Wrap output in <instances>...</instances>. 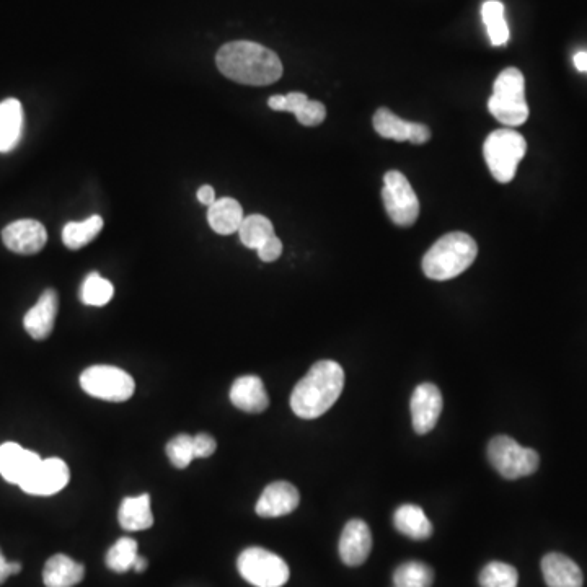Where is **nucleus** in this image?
<instances>
[{
    "label": "nucleus",
    "instance_id": "obj_33",
    "mask_svg": "<svg viewBox=\"0 0 587 587\" xmlns=\"http://www.w3.org/2000/svg\"><path fill=\"white\" fill-rule=\"evenodd\" d=\"M296 118L302 126L315 128V126L322 124L325 118H327V108H325L323 103L315 102V100H307L299 108V111H297Z\"/></svg>",
    "mask_w": 587,
    "mask_h": 587
},
{
    "label": "nucleus",
    "instance_id": "obj_28",
    "mask_svg": "<svg viewBox=\"0 0 587 587\" xmlns=\"http://www.w3.org/2000/svg\"><path fill=\"white\" fill-rule=\"evenodd\" d=\"M433 583L434 571L421 561H407L393 573L395 587H431Z\"/></svg>",
    "mask_w": 587,
    "mask_h": 587
},
{
    "label": "nucleus",
    "instance_id": "obj_38",
    "mask_svg": "<svg viewBox=\"0 0 587 587\" xmlns=\"http://www.w3.org/2000/svg\"><path fill=\"white\" fill-rule=\"evenodd\" d=\"M198 201L204 206H208V208L216 203V191H214V188L209 185L201 186L198 190Z\"/></svg>",
    "mask_w": 587,
    "mask_h": 587
},
{
    "label": "nucleus",
    "instance_id": "obj_35",
    "mask_svg": "<svg viewBox=\"0 0 587 587\" xmlns=\"http://www.w3.org/2000/svg\"><path fill=\"white\" fill-rule=\"evenodd\" d=\"M256 252H258L261 261H265V263H273V261L278 260L281 253H283V242H281L276 235H273V237L266 240Z\"/></svg>",
    "mask_w": 587,
    "mask_h": 587
},
{
    "label": "nucleus",
    "instance_id": "obj_30",
    "mask_svg": "<svg viewBox=\"0 0 587 587\" xmlns=\"http://www.w3.org/2000/svg\"><path fill=\"white\" fill-rule=\"evenodd\" d=\"M139 557L137 542L129 537H123L106 553V566L115 573H126L133 570L134 561Z\"/></svg>",
    "mask_w": 587,
    "mask_h": 587
},
{
    "label": "nucleus",
    "instance_id": "obj_37",
    "mask_svg": "<svg viewBox=\"0 0 587 587\" xmlns=\"http://www.w3.org/2000/svg\"><path fill=\"white\" fill-rule=\"evenodd\" d=\"M22 571V565L18 561H7L0 552V584H4L9 576L18 574Z\"/></svg>",
    "mask_w": 587,
    "mask_h": 587
},
{
    "label": "nucleus",
    "instance_id": "obj_9",
    "mask_svg": "<svg viewBox=\"0 0 587 587\" xmlns=\"http://www.w3.org/2000/svg\"><path fill=\"white\" fill-rule=\"evenodd\" d=\"M382 199H384L385 211L393 224L410 227L418 221L420 199L402 172L390 170L385 173Z\"/></svg>",
    "mask_w": 587,
    "mask_h": 587
},
{
    "label": "nucleus",
    "instance_id": "obj_26",
    "mask_svg": "<svg viewBox=\"0 0 587 587\" xmlns=\"http://www.w3.org/2000/svg\"><path fill=\"white\" fill-rule=\"evenodd\" d=\"M482 18L488 30L491 45H506L509 41V27L504 17V5L499 0H488L483 4Z\"/></svg>",
    "mask_w": 587,
    "mask_h": 587
},
{
    "label": "nucleus",
    "instance_id": "obj_21",
    "mask_svg": "<svg viewBox=\"0 0 587 587\" xmlns=\"http://www.w3.org/2000/svg\"><path fill=\"white\" fill-rule=\"evenodd\" d=\"M84 576V565L59 553L46 561L43 583L46 587H74L84 579Z\"/></svg>",
    "mask_w": 587,
    "mask_h": 587
},
{
    "label": "nucleus",
    "instance_id": "obj_14",
    "mask_svg": "<svg viewBox=\"0 0 587 587\" xmlns=\"http://www.w3.org/2000/svg\"><path fill=\"white\" fill-rule=\"evenodd\" d=\"M40 462V455L23 449L17 442H4L0 446V475L12 485H22Z\"/></svg>",
    "mask_w": 587,
    "mask_h": 587
},
{
    "label": "nucleus",
    "instance_id": "obj_7",
    "mask_svg": "<svg viewBox=\"0 0 587 587\" xmlns=\"http://www.w3.org/2000/svg\"><path fill=\"white\" fill-rule=\"evenodd\" d=\"M80 387L90 397L113 403L128 402L136 390L133 377L115 366H92L85 369L80 376Z\"/></svg>",
    "mask_w": 587,
    "mask_h": 587
},
{
    "label": "nucleus",
    "instance_id": "obj_8",
    "mask_svg": "<svg viewBox=\"0 0 587 587\" xmlns=\"http://www.w3.org/2000/svg\"><path fill=\"white\" fill-rule=\"evenodd\" d=\"M242 578L255 587H283L289 581V566L276 553L265 548L243 550L237 560Z\"/></svg>",
    "mask_w": 587,
    "mask_h": 587
},
{
    "label": "nucleus",
    "instance_id": "obj_34",
    "mask_svg": "<svg viewBox=\"0 0 587 587\" xmlns=\"http://www.w3.org/2000/svg\"><path fill=\"white\" fill-rule=\"evenodd\" d=\"M309 98L305 93L301 92H292L287 93V95H274L268 100V106H270L271 110L274 111H289V113H294L296 115L299 108L307 102Z\"/></svg>",
    "mask_w": 587,
    "mask_h": 587
},
{
    "label": "nucleus",
    "instance_id": "obj_13",
    "mask_svg": "<svg viewBox=\"0 0 587 587\" xmlns=\"http://www.w3.org/2000/svg\"><path fill=\"white\" fill-rule=\"evenodd\" d=\"M374 129L380 137L392 139L397 142H411V144H424L431 139V131L426 124L410 123L395 115L389 108H379L374 115Z\"/></svg>",
    "mask_w": 587,
    "mask_h": 587
},
{
    "label": "nucleus",
    "instance_id": "obj_12",
    "mask_svg": "<svg viewBox=\"0 0 587 587\" xmlns=\"http://www.w3.org/2000/svg\"><path fill=\"white\" fill-rule=\"evenodd\" d=\"M411 421L416 434H428L436 428L442 413V393L436 385L421 384L411 397Z\"/></svg>",
    "mask_w": 587,
    "mask_h": 587
},
{
    "label": "nucleus",
    "instance_id": "obj_3",
    "mask_svg": "<svg viewBox=\"0 0 587 587\" xmlns=\"http://www.w3.org/2000/svg\"><path fill=\"white\" fill-rule=\"evenodd\" d=\"M478 245L465 232H451L429 248L423 258V271L434 281H449L467 271L477 260Z\"/></svg>",
    "mask_w": 587,
    "mask_h": 587
},
{
    "label": "nucleus",
    "instance_id": "obj_25",
    "mask_svg": "<svg viewBox=\"0 0 587 587\" xmlns=\"http://www.w3.org/2000/svg\"><path fill=\"white\" fill-rule=\"evenodd\" d=\"M103 226L105 222L100 216H92L82 222H69L62 229V242L69 250H80L97 239Z\"/></svg>",
    "mask_w": 587,
    "mask_h": 587
},
{
    "label": "nucleus",
    "instance_id": "obj_39",
    "mask_svg": "<svg viewBox=\"0 0 587 587\" xmlns=\"http://www.w3.org/2000/svg\"><path fill=\"white\" fill-rule=\"evenodd\" d=\"M573 61L574 67H576L579 72H587V51H581V53L576 54Z\"/></svg>",
    "mask_w": 587,
    "mask_h": 587
},
{
    "label": "nucleus",
    "instance_id": "obj_23",
    "mask_svg": "<svg viewBox=\"0 0 587 587\" xmlns=\"http://www.w3.org/2000/svg\"><path fill=\"white\" fill-rule=\"evenodd\" d=\"M393 526L400 534L413 540H426L433 535V524L416 504L400 506L393 514Z\"/></svg>",
    "mask_w": 587,
    "mask_h": 587
},
{
    "label": "nucleus",
    "instance_id": "obj_2",
    "mask_svg": "<svg viewBox=\"0 0 587 587\" xmlns=\"http://www.w3.org/2000/svg\"><path fill=\"white\" fill-rule=\"evenodd\" d=\"M345 371L335 361H318L292 390L291 408L302 420L325 415L340 398Z\"/></svg>",
    "mask_w": 587,
    "mask_h": 587
},
{
    "label": "nucleus",
    "instance_id": "obj_5",
    "mask_svg": "<svg viewBox=\"0 0 587 587\" xmlns=\"http://www.w3.org/2000/svg\"><path fill=\"white\" fill-rule=\"evenodd\" d=\"M527 152V142L516 129H496L486 137L483 155L491 175L499 183H509L516 177L517 167Z\"/></svg>",
    "mask_w": 587,
    "mask_h": 587
},
{
    "label": "nucleus",
    "instance_id": "obj_17",
    "mask_svg": "<svg viewBox=\"0 0 587 587\" xmlns=\"http://www.w3.org/2000/svg\"><path fill=\"white\" fill-rule=\"evenodd\" d=\"M340 557L348 566H361L369 558L372 550L371 529L361 519H353L346 524L341 534Z\"/></svg>",
    "mask_w": 587,
    "mask_h": 587
},
{
    "label": "nucleus",
    "instance_id": "obj_18",
    "mask_svg": "<svg viewBox=\"0 0 587 587\" xmlns=\"http://www.w3.org/2000/svg\"><path fill=\"white\" fill-rule=\"evenodd\" d=\"M230 402L245 413H263L270 407V397L260 377L243 376L230 389Z\"/></svg>",
    "mask_w": 587,
    "mask_h": 587
},
{
    "label": "nucleus",
    "instance_id": "obj_6",
    "mask_svg": "<svg viewBox=\"0 0 587 587\" xmlns=\"http://www.w3.org/2000/svg\"><path fill=\"white\" fill-rule=\"evenodd\" d=\"M491 467L506 480L529 477L539 470L540 457L534 449L522 447L512 437L496 436L486 449Z\"/></svg>",
    "mask_w": 587,
    "mask_h": 587
},
{
    "label": "nucleus",
    "instance_id": "obj_24",
    "mask_svg": "<svg viewBox=\"0 0 587 587\" xmlns=\"http://www.w3.org/2000/svg\"><path fill=\"white\" fill-rule=\"evenodd\" d=\"M120 526L128 532L151 529L154 524V514L151 509V496L141 495L136 498L123 499L118 512Z\"/></svg>",
    "mask_w": 587,
    "mask_h": 587
},
{
    "label": "nucleus",
    "instance_id": "obj_19",
    "mask_svg": "<svg viewBox=\"0 0 587 587\" xmlns=\"http://www.w3.org/2000/svg\"><path fill=\"white\" fill-rule=\"evenodd\" d=\"M542 573L548 587H583V571L561 553H548L543 557Z\"/></svg>",
    "mask_w": 587,
    "mask_h": 587
},
{
    "label": "nucleus",
    "instance_id": "obj_11",
    "mask_svg": "<svg viewBox=\"0 0 587 587\" xmlns=\"http://www.w3.org/2000/svg\"><path fill=\"white\" fill-rule=\"evenodd\" d=\"M2 240L10 252L18 255H35L45 248L48 232L35 219H20L2 230Z\"/></svg>",
    "mask_w": 587,
    "mask_h": 587
},
{
    "label": "nucleus",
    "instance_id": "obj_4",
    "mask_svg": "<svg viewBox=\"0 0 587 587\" xmlns=\"http://www.w3.org/2000/svg\"><path fill=\"white\" fill-rule=\"evenodd\" d=\"M488 110L499 123L508 128H517L529 120L526 79L517 67H508L496 77L493 95L488 100Z\"/></svg>",
    "mask_w": 587,
    "mask_h": 587
},
{
    "label": "nucleus",
    "instance_id": "obj_29",
    "mask_svg": "<svg viewBox=\"0 0 587 587\" xmlns=\"http://www.w3.org/2000/svg\"><path fill=\"white\" fill-rule=\"evenodd\" d=\"M113 294H115L113 284L98 273H90L80 289V299L85 305H92V307H103L108 304L113 299Z\"/></svg>",
    "mask_w": 587,
    "mask_h": 587
},
{
    "label": "nucleus",
    "instance_id": "obj_27",
    "mask_svg": "<svg viewBox=\"0 0 587 587\" xmlns=\"http://www.w3.org/2000/svg\"><path fill=\"white\" fill-rule=\"evenodd\" d=\"M237 234H239L240 242L245 247L258 250L266 240L273 237V222L268 217L253 214V216H248L243 219L242 226H240Z\"/></svg>",
    "mask_w": 587,
    "mask_h": 587
},
{
    "label": "nucleus",
    "instance_id": "obj_32",
    "mask_svg": "<svg viewBox=\"0 0 587 587\" xmlns=\"http://www.w3.org/2000/svg\"><path fill=\"white\" fill-rule=\"evenodd\" d=\"M167 455L173 467L186 468L196 459L195 436L178 434L167 444Z\"/></svg>",
    "mask_w": 587,
    "mask_h": 587
},
{
    "label": "nucleus",
    "instance_id": "obj_10",
    "mask_svg": "<svg viewBox=\"0 0 587 587\" xmlns=\"http://www.w3.org/2000/svg\"><path fill=\"white\" fill-rule=\"evenodd\" d=\"M71 480V472L66 462L56 457L41 459L27 480L20 485L25 493L33 496H51L66 488Z\"/></svg>",
    "mask_w": 587,
    "mask_h": 587
},
{
    "label": "nucleus",
    "instance_id": "obj_31",
    "mask_svg": "<svg viewBox=\"0 0 587 587\" xmlns=\"http://www.w3.org/2000/svg\"><path fill=\"white\" fill-rule=\"evenodd\" d=\"M480 586L482 587H517L519 574L514 566L501 561H491L480 573Z\"/></svg>",
    "mask_w": 587,
    "mask_h": 587
},
{
    "label": "nucleus",
    "instance_id": "obj_1",
    "mask_svg": "<svg viewBox=\"0 0 587 587\" xmlns=\"http://www.w3.org/2000/svg\"><path fill=\"white\" fill-rule=\"evenodd\" d=\"M216 64L227 79L252 87L274 84L284 71L278 54L253 41H232L222 46Z\"/></svg>",
    "mask_w": 587,
    "mask_h": 587
},
{
    "label": "nucleus",
    "instance_id": "obj_15",
    "mask_svg": "<svg viewBox=\"0 0 587 587\" xmlns=\"http://www.w3.org/2000/svg\"><path fill=\"white\" fill-rule=\"evenodd\" d=\"M301 495L296 486L289 482H274L266 486L256 503V514L260 517H283L296 511Z\"/></svg>",
    "mask_w": 587,
    "mask_h": 587
},
{
    "label": "nucleus",
    "instance_id": "obj_20",
    "mask_svg": "<svg viewBox=\"0 0 587 587\" xmlns=\"http://www.w3.org/2000/svg\"><path fill=\"white\" fill-rule=\"evenodd\" d=\"M23 124V106L17 98H7L0 103V154L12 152L20 144Z\"/></svg>",
    "mask_w": 587,
    "mask_h": 587
},
{
    "label": "nucleus",
    "instance_id": "obj_40",
    "mask_svg": "<svg viewBox=\"0 0 587 587\" xmlns=\"http://www.w3.org/2000/svg\"><path fill=\"white\" fill-rule=\"evenodd\" d=\"M133 570L137 571V573H142V571H146L147 570L146 558L137 557L136 561H134Z\"/></svg>",
    "mask_w": 587,
    "mask_h": 587
},
{
    "label": "nucleus",
    "instance_id": "obj_36",
    "mask_svg": "<svg viewBox=\"0 0 587 587\" xmlns=\"http://www.w3.org/2000/svg\"><path fill=\"white\" fill-rule=\"evenodd\" d=\"M217 449V442L214 437L209 434H198L195 436V455L196 459H206L211 457Z\"/></svg>",
    "mask_w": 587,
    "mask_h": 587
},
{
    "label": "nucleus",
    "instance_id": "obj_22",
    "mask_svg": "<svg viewBox=\"0 0 587 587\" xmlns=\"http://www.w3.org/2000/svg\"><path fill=\"white\" fill-rule=\"evenodd\" d=\"M243 219V209L237 199L221 198L209 206L208 222L216 234L232 235L239 232Z\"/></svg>",
    "mask_w": 587,
    "mask_h": 587
},
{
    "label": "nucleus",
    "instance_id": "obj_16",
    "mask_svg": "<svg viewBox=\"0 0 587 587\" xmlns=\"http://www.w3.org/2000/svg\"><path fill=\"white\" fill-rule=\"evenodd\" d=\"M59 297L54 289H46L41 294L27 315L23 318V327L33 340L43 341L48 338L54 330V322L58 317Z\"/></svg>",
    "mask_w": 587,
    "mask_h": 587
}]
</instances>
